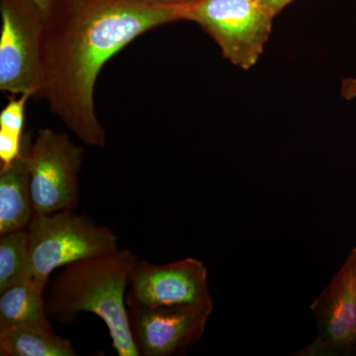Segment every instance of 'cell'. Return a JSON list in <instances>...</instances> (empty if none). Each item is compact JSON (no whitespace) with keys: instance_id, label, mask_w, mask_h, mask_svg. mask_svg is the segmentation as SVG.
I'll return each mask as SVG.
<instances>
[{"instance_id":"ac0fdd59","label":"cell","mask_w":356,"mask_h":356,"mask_svg":"<svg viewBox=\"0 0 356 356\" xmlns=\"http://www.w3.org/2000/svg\"><path fill=\"white\" fill-rule=\"evenodd\" d=\"M31 1L41 11L44 18L53 13L54 9L60 3V0H31Z\"/></svg>"},{"instance_id":"9a60e30c","label":"cell","mask_w":356,"mask_h":356,"mask_svg":"<svg viewBox=\"0 0 356 356\" xmlns=\"http://www.w3.org/2000/svg\"><path fill=\"white\" fill-rule=\"evenodd\" d=\"M24 136L0 129V165L10 163L20 156Z\"/></svg>"},{"instance_id":"8fae6325","label":"cell","mask_w":356,"mask_h":356,"mask_svg":"<svg viewBox=\"0 0 356 356\" xmlns=\"http://www.w3.org/2000/svg\"><path fill=\"white\" fill-rule=\"evenodd\" d=\"M46 289L47 285L32 280L0 293V331L16 327H51Z\"/></svg>"},{"instance_id":"8992f818","label":"cell","mask_w":356,"mask_h":356,"mask_svg":"<svg viewBox=\"0 0 356 356\" xmlns=\"http://www.w3.org/2000/svg\"><path fill=\"white\" fill-rule=\"evenodd\" d=\"M84 149L67 134L40 130L27 152L35 214L76 209Z\"/></svg>"},{"instance_id":"7a4b0ae2","label":"cell","mask_w":356,"mask_h":356,"mask_svg":"<svg viewBox=\"0 0 356 356\" xmlns=\"http://www.w3.org/2000/svg\"><path fill=\"white\" fill-rule=\"evenodd\" d=\"M139 261L127 248L96 255L62 267L46 295L49 316L60 324L76 322L81 313L95 314L108 329L119 356H139L129 325L126 290Z\"/></svg>"},{"instance_id":"5bb4252c","label":"cell","mask_w":356,"mask_h":356,"mask_svg":"<svg viewBox=\"0 0 356 356\" xmlns=\"http://www.w3.org/2000/svg\"><path fill=\"white\" fill-rule=\"evenodd\" d=\"M31 95H21L19 98H13L7 103L0 112V129L22 135L25 122V107Z\"/></svg>"},{"instance_id":"d6986e66","label":"cell","mask_w":356,"mask_h":356,"mask_svg":"<svg viewBox=\"0 0 356 356\" xmlns=\"http://www.w3.org/2000/svg\"><path fill=\"white\" fill-rule=\"evenodd\" d=\"M143 1L154 2V3L182 4L191 1V0H143Z\"/></svg>"},{"instance_id":"3957f363","label":"cell","mask_w":356,"mask_h":356,"mask_svg":"<svg viewBox=\"0 0 356 356\" xmlns=\"http://www.w3.org/2000/svg\"><path fill=\"white\" fill-rule=\"evenodd\" d=\"M76 210L33 217L26 229L33 280L48 286L56 269L119 250L118 236L112 229Z\"/></svg>"},{"instance_id":"6da1fadb","label":"cell","mask_w":356,"mask_h":356,"mask_svg":"<svg viewBox=\"0 0 356 356\" xmlns=\"http://www.w3.org/2000/svg\"><path fill=\"white\" fill-rule=\"evenodd\" d=\"M181 7L143 0H60L44 18L39 97L84 145L104 147L106 132L95 107L102 67L144 33L182 20Z\"/></svg>"},{"instance_id":"44dd1931","label":"cell","mask_w":356,"mask_h":356,"mask_svg":"<svg viewBox=\"0 0 356 356\" xmlns=\"http://www.w3.org/2000/svg\"><path fill=\"white\" fill-rule=\"evenodd\" d=\"M355 355H356V348H355Z\"/></svg>"},{"instance_id":"30bf717a","label":"cell","mask_w":356,"mask_h":356,"mask_svg":"<svg viewBox=\"0 0 356 356\" xmlns=\"http://www.w3.org/2000/svg\"><path fill=\"white\" fill-rule=\"evenodd\" d=\"M30 143L24 136L20 156L0 165V235L27 229L35 216L27 165Z\"/></svg>"},{"instance_id":"277c9868","label":"cell","mask_w":356,"mask_h":356,"mask_svg":"<svg viewBox=\"0 0 356 356\" xmlns=\"http://www.w3.org/2000/svg\"><path fill=\"white\" fill-rule=\"evenodd\" d=\"M181 17L200 25L224 57L245 70L261 58L274 19L254 0H191L182 3Z\"/></svg>"},{"instance_id":"e0dca14e","label":"cell","mask_w":356,"mask_h":356,"mask_svg":"<svg viewBox=\"0 0 356 356\" xmlns=\"http://www.w3.org/2000/svg\"><path fill=\"white\" fill-rule=\"evenodd\" d=\"M341 96L346 100L356 98V77L344 79L341 84Z\"/></svg>"},{"instance_id":"4fadbf2b","label":"cell","mask_w":356,"mask_h":356,"mask_svg":"<svg viewBox=\"0 0 356 356\" xmlns=\"http://www.w3.org/2000/svg\"><path fill=\"white\" fill-rule=\"evenodd\" d=\"M32 280L27 229L0 235V293Z\"/></svg>"},{"instance_id":"9c48e42d","label":"cell","mask_w":356,"mask_h":356,"mask_svg":"<svg viewBox=\"0 0 356 356\" xmlns=\"http://www.w3.org/2000/svg\"><path fill=\"white\" fill-rule=\"evenodd\" d=\"M318 337L296 355L337 356L356 348V261L350 252L322 294L311 305Z\"/></svg>"},{"instance_id":"5b68a950","label":"cell","mask_w":356,"mask_h":356,"mask_svg":"<svg viewBox=\"0 0 356 356\" xmlns=\"http://www.w3.org/2000/svg\"><path fill=\"white\" fill-rule=\"evenodd\" d=\"M0 89L40 95L44 16L31 0H0Z\"/></svg>"},{"instance_id":"ffe728a7","label":"cell","mask_w":356,"mask_h":356,"mask_svg":"<svg viewBox=\"0 0 356 356\" xmlns=\"http://www.w3.org/2000/svg\"><path fill=\"white\" fill-rule=\"evenodd\" d=\"M351 252H353V254L355 255V261H356V248H353V250H351Z\"/></svg>"},{"instance_id":"2e32d148","label":"cell","mask_w":356,"mask_h":356,"mask_svg":"<svg viewBox=\"0 0 356 356\" xmlns=\"http://www.w3.org/2000/svg\"><path fill=\"white\" fill-rule=\"evenodd\" d=\"M255 2L269 11L274 17L294 0H254Z\"/></svg>"},{"instance_id":"52a82bcc","label":"cell","mask_w":356,"mask_h":356,"mask_svg":"<svg viewBox=\"0 0 356 356\" xmlns=\"http://www.w3.org/2000/svg\"><path fill=\"white\" fill-rule=\"evenodd\" d=\"M126 305H213L207 268L194 257L165 264L139 259L129 280Z\"/></svg>"},{"instance_id":"ba28073f","label":"cell","mask_w":356,"mask_h":356,"mask_svg":"<svg viewBox=\"0 0 356 356\" xmlns=\"http://www.w3.org/2000/svg\"><path fill=\"white\" fill-rule=\"evenodd\" d=\"M213 305L132 307L129 325L139 356H179L205 332Z\"/></svg>"},{"instance_id":"7c38bea8","label":"cell","mask_w":356,"mask_h":356,"mask_svg":"<svg viewBox=\"0 0 356 356\" xmlns=\"http://www.w3.org/2000/svg\"><path fill=\"white\" fill-rule=\"evenodd\" d=\"M1 356H76L72 341L51 327H16L0 331Z\"/></svg>"}]
</instances>
